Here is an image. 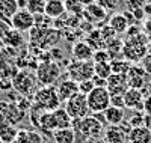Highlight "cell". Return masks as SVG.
Masks as SVG:
<instances>
[{
    "mask_svg": "<svg viewBox=\"0 0 151 143\" xmlns=\"http://www.w3.org/2000/svg\"><path fill=\"white\" fill-rule=\"evenodd\" d=\"M142 9H144V14H145V17L151 18V3H145V5L142 6Z\"/></svg>",
    "mask_w": 151,
    "mask_h": 143,
    "instance_id": "74e56055",
    "label": "cell"
},
{
    "mask_svg": "<svg viewBox=\"0 0 151 143\" xmlns=\"http://www.w3.org/2000/svg\"><path fill=\"white\" fill-rule=\"evenodd\" d=\"M94 66H95V63L92 60H88V62L74 60L68 65V75H70V79H73L77 83L83 80H91L94 77Z\"/></svg>",
    "mask_w": 151,
    "mask_h": 143,
    "instance_id": "ba28073f",
    "label": "cell"
},
{
    "mask_svg": "<svg viewBox=\"0 0 151 143\" xmlns=\"http://www.w3.org/2000/svg\"><path fill=\"white\" fill-rule=\"evenodd\" d=\"M0 143H3V142H2V139H0Z\"/></svg>",
    "mask_w": 151,
    "mask_h": 143,
    "instance_id": "7bdbcfd3",
    "label": "cell"
},
{
    "mask_svg": "<svg viewBox=\"0 0 151 143\" xmlns=\"http://www.w3.org/2000/svg\"><path fill=\"white\" fill-rule=\"evenodd\" d=\"M33 106L40 107L45 112H53L59 109L60 99L58 97V90L55 86H42L41 89H38L33 94Z\"/></svg>",
    "mask_w": 151,
    "mask_h": 143,
    "instance_id": "3957f363",
    "label": "cell"
},
{
    "mask_svg": "<svg viewBox=\"0 0 151 143\" xmlns=\"http://www.w3.org/2000/svg\"><path fill=\"white\" fill-rule=\"evenodd\" d=\"M109 26L113 29V32H115L116 35H122L127 32V29L130 27L129 24V20L125 18L124 14H113L109 20Z\"/></svg>",
    "mask_w": 151,
    "mask_h": 143,
    "instance_id": "603a6c76",
    "label": "cell"
},
{
    "mask_svg": "<svg viewBox=\"0 0 151 143\" xmlns=\"http://www.w3.org/2000/svg\"><path fill=\"white\" fill-rule=\"evenodd\" d=\"M36 84H38L36 75H33L30 71H26V69L17 72L15 77L12 79V87L21 97H27V95L36 92Z\"/></svg>",
    "mask_w": 151,
    "mask_h": 143,
    "instance_id": "277c9868",
    "label": "cell"
},
{
    "mask_svg": "<svg viewBox=\"0 0 151 143\" xmlns=\"http://www.w3.org/2000/svg\"><path fill=\"white\" fill-rule=\"evenodd\" d=\"M94 75L100 77V79L107 80L109 77L112 75V66H110V62L95 63V66H94Z\"/></svg>",
    "mask_w": 151,
    "mask_h": 143,
    "instance_id": "f1b7e54d",
    "label": "cell"
},
{
    "mask_svg": "<svg viewBox=\"0 0 151 143\" xmlns=\"http://www.w3.org/2000/svg\"><path fill=\"white\" fill-rule=\"evenodd\" d=\"M71 54H73L74 60L88 62V60H92L94 50H92V47L88 44L86 41H77V42H74V45H73Z\"/></svg>",
    "mask_w": 151,
    "mask_h": 143,
    "instance_id": "5bb4252c",
    "label": "cell"
},
{
    "mask_svg": "<svg viewBox=\"0 0 151 143\" xmlns=\"http://www.w3.org/2000/svg\"><path fill=\"white\" fill-rule=\"evenodd\" d=\"M24 114H26V112H23L15 102H8V104H6V110H5L6 122H11V124L17 125L20 121H23Z\"/></svg>",
    "mask_w": 151,
    "mask_h": 143,
    "instance_id": "7402d4cb",
    "label": "cell"
},
{
    "mask_svg": "<svg viewBox=\"0 0 151 143\" xmlns=\"http://www.w3.org/2000/svg\"><path fill=\"white\" fill-rule=\"evenodd\" d=\"M144 94L141 89L129 87L124 94V106L130 110H144Z\"/></svg>",
    "mask_w": 151,
    "mask_h": 143,
    "instance_id": "8fae6325",
    "label": "cell"
},
{
    "mask_svg": "<svg viewBox=\"0 0 151 143\" xmlns=\"http://www.w3.org/2000/svg\"><path fill=\"white\" fill-rule=\"evenodd\" d=\"M144 113L151 116V94L144 98Z\"/></svg>",
    "mask_w": 151,
    "mask_h": 143,
    "instance_id": "e575fe53",
    "label": "cell"
},
{
    "mask_svg": "<svg viewBox=\"0 0 151 143\" xmlns=\"http://www.w3.org/2000/svg\"><path fill=\"white\" fill-rule=\"evenodd\" d=\"M110 66H112V74L127 75V72L132 68V62H129L127 59H124V57H119V59L110 60Z\"/></svg>",
    "mask_w": 151,
    "mask_h": 143,
    "instance_id": "83f0119b",
    "label": "cell"
},
{
    "mask_svg": "<svg viewBox=\"0 0 151 143\" xmlns=\"http://www.w3.org/2000/svg\"><path fill=\"white\" fill-rule=\"evenodd\" d=\"M26 9L33 15H44L45 9V0H27Z\"/></svg>",
    "mask_w": 151,
    "mask_h": 143,
    "instance_id": "f546056e",
    "label": "cell"
},
{
    "mask_svg": "<svg viewBox=\"0 0 151 143\" xmlns=\"http://www.w3.org/2000/svg\"><path fill=\"white\" fill-rule=\"evenodd\" d=\"M132 14H133L134 20H141V18H144V17H145V14H144V9H142V8H139V9L133 11Z\"/></svg>",
    "mask_w": 151,
    "mask_h": 143,
    "instance_id": "8d00e7d4",
    "label": "cell"
},
{
    "mask_svg": "<svg viewBox=\"0 0 151 143\" xmlns=\"http://www.w3.org/2000/svg\"><path fill=\"white\" fill-rule=\"evenodd\" d=\"M148 36L137 33L134 36H127V41L122 47V57L129 62H139L148 54Z\"/></svg>",
    "mask_w": 151,
    "mask_h": 143,
    "instance_id": "7a4b0ae2",
    "label": "cell"
},
{
    "mask_svg": "<svg viewBox=\"0 0 151 143\" xmlns=\"http://www.w3.org/2000/svg\"><path fill=\"white\" fill-rule=\"evenodd\" d=\"M17 0H0V21L11 24V20L18 12Z\"/></svg>",
    "mask_w": 151,
    "mask_h": 143,
    "instance_id": "9a60e30c",
    "label": "cell"
},
{
    "mask_svg": "<svg viewBox=\"0 0 151 143\" xmlns=\"http://www.w3.org/2000/svg\"><path fill=\"white\" fill-rule=\"evenodd\" d=\"M56 90H58V97H59L60 102H67L76 94H79V83L74 82L73 79L60 80L58 87H56Z\"/></svg>",
    "mask_w": 151,
    "mask_h": 143,
    "instance_id": "7c38bea8",
    "label": "cell"
},
{
    "mask_svg": "<svg viewBox=\"0 0 151 143\" xmlns=\"http://www.w3.org/2000/svg\"><path fill=\"white\" fill-rule=\"evenodd\" d=\"M94 87H95V84H94L92 79H91V80H83V82L79 83V92L83 94V95H88Z\"/></svg>",
    "mask_w": 151,
    "mask_h": 143,
    "instance_id": "d6a6232c",
    "label": "cell"
},
{
    "mask_svg": "<svg viewBox=\"0 0 151 143\" xmlns=\"http://www.w3.org/2000/svg\"><path fill=\"white\" fill-rule=\"evenodd\" d=\"M65 2V8H67V12L73 15H83V11L85 8L92 3V0H64Z\"/></svg>",
    "mask_w": 151,
    "mask_h": 143,
    "instance_id": "484cf974",
    "label": "cell"
},
{
    "mask_svg": "<svg viewBox=\"0 0 151 143\" xmlns=\"http://www.w3.org/2000/svg\"><path fill=\"white\" fill-rule=\"evenodd\" d=\"M52 114H53V122H55V128H56V129L71 128L73 119L70 118V114L67 113V110H65L64 107H59V109L53 110Z\"/></svg>",
    "mask_w": 151,
    "mask_h": 143,
    "instance_id": "ffe728a7",
    "label": "cell"
},
{
    "mask_svg": "<svg viewBox=\"0 0 151 143\" xmlns=\"http://www.w3.org/2000/svg\"><path fill=\"white\" fill-rule=\"evenodd\" d=\"M130 143H151V129L148 127H134L129 134Z\"/></svg>",
    "mask_w": 151,
    "mask_h": 143,
    "instance_id": "d6986e66",
    "label": "cell"
},
{
    "mask_svg": "<svg viewBox=\"0 0 151 143\" xmlns=\"http://www.w3.org/2000/svg\"><path fill=\"white\" fill-rule=\"evenodd\" d=\"M104 118H106V122L107 125H119L125 121V113H124V109H119V107H113L110 106L109 109H106L104 112Z\"/></svg>",
    "mask_w": 151,
    "mask_h": 143,
    "instance_id": "44dd1931",
    "label": "cell"
},
{
    "mask_svg": "<svg viewBox=\"0 0 151 143\" xmlns=\"http://www.w3.org/2000/svg\"><path fill=\"white\" fill-rule=\"evenodd\" d=\"M95 3L98 6H101L106 12H112L116 11L119 6V0H95Z\"/></svg>",
    "mask_w": 151,
    "mask_h": 143,
    "instance_id": "4dcf8cb0",
    "label": "cell"
},
{
    "mask_svg": "<svg viewBox=\"0 0 151 143\" xmlns=\"http://www.w3.org/2000/svg\"><path fill=\"white\" fill-rule=\"evenodd\" d=\"M85 143H104L100 137H91V139H86Z\"/></svg>",
    "mask_w": 151,
    "mask_h": 143,
    "instance_id": "f35d334b",
    "label": "cell"
},
{
    "mask_svg": "<svg viewBox=\"0 0 151 143\" xmlns=\"http://www.w3.org/2000/svg\"><path fill=\"white\" fill-rule=\"evenodd\" d=\"M103 140L104 143H127L129 136L122 131L119 125H110L107 129H104Z\"/></svg>",
    "mask_w": 151,
    "mask_h": 143,
    "instance_id": "e0dca14e",
    "label": "cell"
},
{
    "mask_svg": "<svg viewBox=\"0 0 151 143\" xmlns=\"http://www.w3.org/2000/svg\"><path fill=\"white\" fill-rule=\"evenodd\" d=\"M47 143H56V142H55V140L52 139V140H47Z\"/></svg>",
    "mask_w": 151,
    "mask_h": 143,
    "instance_id": "b9f144b4",
    "label": "cell"
},
{
    "mask_svg": "<svg viewBox=\"0 0 151 143\" xmlns=\"http://www.w3.org/2000/svg\"><path fill=\"white\" fill-rule=\"evenodd\" d=\"M86 99L91 113H103L110 107V94L107 87H94L86 95Z\"/></svg>",
    "mask_w": 151,
    "mask_h": 143,
    "instance_id": "5b68a950",
    "label": "cell"
},
{
    "mask_svg": "<svg viewBox=\"0 0 151 143\" xmlns=\"http://www.w3.org/2000/svg\"><path fill=\"white\" fill-rule=\"evenodd\" d=\"M17 5H18L20 9H26V6H27V0H17Z\"/></svg>",
    "mask_w": 151,
    "mask_h": 143,
    "instance_id": "ab89813d",
    "label": "cell"
},
{
    "mask_svg": "<svg viewBox=\"0 0 151 143\" xmlns=\"http://www.w3.org/2000/svg\"><path fill=\"white\" fill-rule=\"evenodd\" d=\"M6 101H0V125L3 122H6V118H5V110H6Z\"/></svg>",
    "mask_w": 151,
    "mask_h": 143,
    "instance_id": "d590c367",
    "label": "cell"
},
{
    "mask_svg": "<svg viewBox=\"0 0 151 143\" xmlns=\"http://www.w3.org/2000/svg\"><path fill=\"white\" fill-rule=\"evenodd\" d=\"M67 113L70 114V118L74 121V119H82V118H86L89 116L91 110H89V106H88V99H86V95L83 94H76L73 98H70L67 102H65V107Z\"/></svg>",
    "mask_w": 151,
    "mask_h": 143,
    "instance_id": "52a82bcc",
    "label": "cell"
},
{
    "mask_svg": "<svg viewBox=\"0 0 151 143\" xmlns=\"http://www.w3.org/2000/svg\"><path fill=\"white\" fill-rule=\"evenodd\" d=\"M110 56L107 53L106 48H101V50H95L94 51V56H92V62L94 63H101V62H110Z\"/></svg>",
    "mask_w": 151,
    "mask_h": 143,
    "instance_id": "1f68e13d",
    "label": "cell"
},
{
    "mask_svg": "<svg viewBox=\"0 0 151 143\" xmlns=\"http://www.w3.org/2000/svg\"><path fill=\"white\" fill-rule=\"evenodd\" d=\"M35 15L30 14L27 9H18V12L14 15V18L11 20V27L15 29L17 32L23 33L32 30L35 27Z\"/></svg>",
    "mask_w": 151,
    "mask_h": 143,
    "instance_id": "9c48e42d",
    "label": "cell"
},
{
    "mask_svg": "<svg viewBox=\"0 0 151 143\" xmlns=\"http://www.w3.org/2000/svg\"><path fill=\"white\" fill-rule=\"evenodd\" d=\"M147 82V71L142 66H137V65H132L130 71L127 72V83L129 87L133 89H141L145 86Z\"/></svg>",
    "mask_w": 151,
    "mask_h": 143,
    "instance_id": "4fadbf2b",
    "label": "cell"
},
{
    "mask_svg": "<svg viewBox=\"0 0 151 143\" xmlns=\"http://www.w3.org/2000/svg\"><path fill=\"white\" fill-rule=\"evenodd\" d=\"M67 12L65 2L64 0H45V9H44V15H47L52 20H58Z\"/></svg>",
    "mask_w": 151,
    "mask_h": 143,
    "instance_id": "2e32d148",
    "label": "cell"
},
{
    "mask_svg": "<svg viewBox=\"0 0 151 143\" xmlns=\"http://www.w3.org/2000/svg\"><path fill=\"white\" fill-rule=\"evenodd\" d=\"M71 128L74 129L76 137H82L83 140L91 139V137H101L104 136L106 125H103L94 116H86L82 119H74Z\"/></svg>",
    "mask_w": 151,
    "mask_h": 143,
    "instance_id": "6da1fadb",
    "label": "cell"
},
{
    "mask_svg": "<svg viewBox=\"0 0 151 143\" xmlns=\"http://www.w3.org/2000/svg\"><path fill=\"white\" fill-rule=\"evenodd\" d=\"M150 129H151V125H150Z\"/></svg>",
    "mask_w": 151,
    "mask_h": 143,
    "instance_id": "ee69618b",
    "label": "cell"
},
{
    "mask_svg": "<svg viewBox=\"0 0 151 143\" xmlns=\"http://www.w3.org/2000/svg\"><path fill=\"white\" fill-rule=\"evenodd\" d=\"M52 139L56 143H76V133H74L73 128L56 129L52 136Z\"/></svg>",
    "mask_w": 151,
    "mask_h": 143,
    "instance_id": "4316f807",
    "label": "cell"
},
{
    "mask_svg": "<svg viewBox=\"0 0 151 143\" xmlns=\"http://www.w3.org/2000/svg\"><path fill=\"white\" fill-rule=\"evenodd\" d=\"M17 134H18L17 125L11 122H3L0 125V139H2L3 143H15Z\"/></svg>",
    "mask_w": 151,
    "mask_h": 143,
    "instance_id": "cb8c5ba5",
    "label": "cell"
},
{
    "mask_svg": "<svg viewBox=\"0 0 151 143\" xmlns=\"http://www.w3.org/2000/svg\"><path fill=\"white\" fill-rule=\"evenodd\" d=\"M83 15L89 20V21H103L106 18V11L101 8V6H98L97 3H89L85 11H83Z\"/></svg>",
    "mask_w": 151,
    "mask_h": 143,
    "instance_id": "d4e9b609",
    "label": "cell"
},
{
    "mask_svg": "<svg viewBox=\"0 0 151 143\" xmlns=\"http://www.w3.org/2000/svg\"><path fill=\"white\" fill-rule=\"evenodd\" d=\"M15 143H44V137L40 131L29 128H18Z\"/></svg>",
    "mask_w": 151,
    "mask_h": 143,
    "instance_id": "ac0fdd59",
    "label": "cell"
},
{
    "mask_svg": "<svg viewBox=\"0 0 151 143\" xmlns=\"http://www.w3.org/2000/svg\"><path fill=\"white\" fill-rule=\"evenodd\" d=\"M107 90L110 95H124L129 89L127 83V75H121V74H112L107 79L106 84Z\"/></svg>",
    "mask_w": 151,
    "mask_h": 143,
    "instance_id": "30bf717a",
    "label": "cell"
},
{
    "mask_svg": "<svg viewBox=\"0 0 151 143\" xmlns=\"http://www.w3.org/2000/svg\"><path fill=\"white\" fill-rule=\"evenodd\" d=\"M110 106L125 109V106H124V95H110Z\"/></svg>",
    "mask_w": 151,
    "mask_h": 143,
    "instance_id": "836d02e7",
    "label": "cell"
},
{
    "mask_svg": "<svg viewBox=\"0 0 151 143\" xmlns=\"http://www.w3.org/2000/svg\"><path fill=\"white\" fill-rule=\"evenodd\" d=\"M36 79L38 83L42 86H53L60 77V68L55 62H41L36 68Z\"/></svg>",
    "mask_w": 151,
    "mask_h": 143,
    "instance_id": "8992f818",
    "label": "cell"
},
{
    "mask_svg": "<svg viewBox=\"0 0 151 143\" xmlns=\"http://www.w3.org/2000/svg\"><path fill=\"white\" fill-rule=\"evenodd\" d=\"M127 143H130V142H129V140H127Z\"/></svg>",
    "mask_w": 151,
    "mask_h": 143,
    "instance_id": "f6af8a7d",
    "label": "cell"
},
{
    "mask_svg": "<svg viewBox=\"0 0 151 143\" xmlns=\"http://www.w3.org/2000/svg\"><path fill=\"white\" fill-rule=\"evenodd\" d=\"M147 36H148V42H151V32H150V33H148Z\"/></svg>",
    "mask_w": 151,
    "mask_h": 143,
    "instance_id": "60d3db41",
    "label": "cell"
}]
</instances>
